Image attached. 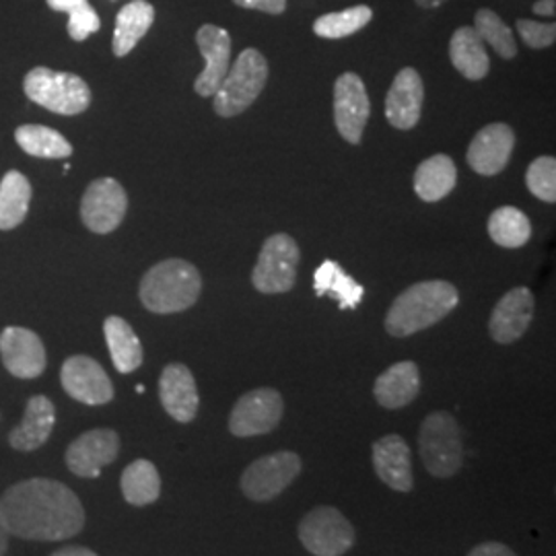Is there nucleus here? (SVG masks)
Here are the masks:
<instances>
[{
  "label": "nucleus",
  "mask_w": 556,
  "mask_h": 556,
  "mask_svg": "<svg viewBox=\"0 0 556 556\" xmlns=\"http://www.w3.org/2000/svg\"><path fill=\"white\" fill-rule=\"evenodd\" d=\"M0 517L11 536L36 542H62L85 526L79 497L59 480L29 478L0 497Z\"/></svg>",
  "instance_id": "f257e3e1"
},
{
  "label": "nucleus",
  "mask_w": 556,
  "mask_h": 556,
  "mask_svg": "<svg viewBox=\"0 0 556 556\" xmlns=\"http://www.w3.org/2000/svg\"><path fill=\"white\" fill-rule=\"evenodd\" d=\"M459 303L456 287L447 280H422L397 295L386 316L390 337L406 338L447 318Z\"/></svg>",
  "instance_id": "f03ea898"
},
{
  "label": "nucleus",
  "mask_w": 556,
  "mask_h": 556,
  "mask_svg": "<svg viewBox=\"0 0 556 556\" xmlns=\"http://www.w3.org/2000/svg\"><path fill=\"white\" fill-rule=\"evenodd\" d=\"M202 278L199 268L181 258L163 260L149 268L140 280L139 295L151 314H179L190 309L200 298Z\"/></svg>",
  "instance_id": "7ed1b4c3"
},
{
  "label": "nucleus",
  "mask_w": 556,
  "mask_h": 556,
  "mask_svg": "<svg viewBox=\"0 0 556 556\" xmlns=\"http://www.w3.org/2000/svg\"><path fill=\"white\" fill-rule=\"evenodd\" d=\"M418 452L427 472L435 478H452L464 464V439L456 417L447 410L431 413L418 433Z\"/></svg>",
  "instance_id": "20e7f679"
},
{
  "label": "nucleus",
  "mask_w": 556,
  "mask_h": 556,
  "mask_svg": "<svg viewBox=\"0 0 556 556\" xmlns=\"http://www.w3.org/2000/svg\"><path fill=\"white\" fill-rule=\"evenodd\" d=\"M23 89L34 103L60 116H77L91 105V89L79 75L60 73L48 66L29 71Z\"/></svg>",
  "instance_id": "39448f33"
},
{
  "label": "nucleus",
  "mask_w": 556,
  "mask_h": 556,
  "mask_svg": "<svg viewBox=\"0 0 556 556\" xmlns=\"http://www.w3.org/2000/svg\"><path fill=\"white\" fill-rule=\"evenodd\" d=\"M268 80V62L258 50L248 48L229 66L225 79L215 91V112L220 118H233L258 100Z\"/></svg>",
  "instance_id": "423d86ee"
},
{
  "label": "nucleus",
  "mask_w": 556,
  "mask_h": 556,
  "mask_svg": "<svg viewBox=\"0 0 556 556\" xmlns=\"http://www.w3.org/2000/svg\"><path fill=\"white\" fill-rule=\"evenodd\" d=\"M301 250L287 233H275L264 241L258 262L252 270V285L264 295L289 293L298 280Z\"/></svg>",
  "instance_id": "0eeeda50"
},
{
  "label": "nucleus",
  "mask_w": 556,
  "mask_h": 556,
  "mask_svg": "<svg viewBox=\"0 0 556 556\" xmlns=\"http://www.w3.org/2000/svg\"><path fill=\"white\" fill-rule=\"evenodd\" d=\"M299 540L309 555L342 556L355 546V530L338 509L321 505L301 519Z\"/></svg>",
  "instance_id": "6e6552de"
},
{
  "label": "nucleus",
  "mask_w": 556,
  "mask_h": 556,
  "mask_svg": "<svg viewBox=\"0 0 556 556\" xmlns=\"http://www.w3.org/2000/svg\"><path fill=\"white\" fill-rule=\"evenodd\" d=\"M301 475V457L295 452H277L252 462L241 475V491L254 503L277 498Z\"/></svg>",
  "instance_id": "1a4fd4ad"
},
{
  "label": "nucleus",
  "mask_w": 556,
  "mask_h": 556,
  "mask_svg": "<svg viewBox=\"0 0 556 556\" xmlns=\"http://www.w3.org/2000/svg\"><path fill=\"white\" fill-rule=\"evenodd\" d=\"M128 211V197L122 184L112 178L91 181L80 200V219L98 236L116 231Z\"/></svg>",
  "instance_id": "9d476101"
},
{
  "label": "nucleus",
  "mask_w": 556,
  "mask_h": 556,
  "mask_svg": "<svg viewBox=\"0 0 556 556\" xmlns=\"http://www.w3.org/2000/svg\"><path fill=\"white\" fill-rule=\"evenodd\" d=\"M285 415V400L273 388H258L239 397L229 417V431L236 438H256L277 429Z\"/></svg>",
  "instance_id": "9b49d317"
},
{
  "label": "nucleus",
  "mask_w": 556,
  "mask_h": 556,
  "mask_svg": "<svg viewBox=\"0 0 556 556\" xmlns=\"http://www.w3.org/2000/svg\"><path fill=\"white\" fill-rule=\"evenodd\" d=\"M371 103L363 79L355 73H344L334 83V122L340 137L358 144L363 139Z\"/></svg>",
  "instance_id": "f8f14e48"
},
{
  "label": "nucleus",
  "mask_w": 556,
  "mask_h": 556,
  "mask_svg": "<svg viewBox=\"0 0 556 556\" xmlns=\"http://www.w3.org/2000/svg\"><path fill=\"white\" fill-rule=\"evenodd\" d=\"M62 388L68 396L89 406H101L114 400L112 379L96 358L87 355L68 357L60 371Z\"/></svg>",
  "instance_id": "ddd939ff"
},
{
  "label": "nucleus",
  "mask_w": 556,
  "mask_h": 556,
  "mask_svg": "<svg viewBox=\"0 0 556 556\" xmlns=\"http://www.w3.org/2000/svg\"><path fill=\"white\" fill-rule=\"evenodd\" d=\"M119 438L112 429H93L75 439L66 450V466L79 478H100L103 466L116 462Z\"/></svg>",
  "instance_id": "4468645a"
},
{
  "label": "nucleus",
  "mask_w": 556,
  "mask_h": 556,
  "mask_svg": "<svg viewBox=\"0 0 556 556\" xmlns=\"http://www.w3.org/2000/svg\"><path fill=\"white\" fill-rule=\"evenodd\" d=\"M516 149V132L511 126L495 122L484 126L470 142L466 160L480 176H497L511 160Z\"/></svg>",
  "instance_id": "2eb2a0df"
},
{
  "label": "nucleus",
  "mask_w": 556,
  "mask_h": 556,
  "mask_svg": "<svg viewBox=\"0 0 556 556\" xmlns=\"http://www.w3.org/2000/svg\"><path fill=\"white\" fill-rule=\"evenodd\" d=\"M0 358L11 376L34 379L46 369V349L41 338L20 326L4 328L0 334Z\"/></svg>",
  "instance_id": "dca6fc26"
},
{
  "label": "nucleus",
  "mask_w": 556,
  "mask_h": 556,
  "mask_svg": "<svg viewBox=\"0 0 556 556\" xmlns=\"http://www.w3.org/2000/svg\"><path fill=\"white\" fill-rule=\"evenodd\" d=\"M534 318V295L528 287L507 291L491 314L489 332L498 344H514L526 334Z\"/></svg>",
  "instance_id": "f3484780"
},
{
  "label": "nucleus",
  "mask_w": 556,
  "mask_h": 556,
  "mask_svg": "<svg viewBox=\"0 0 556 556\" xmlns=\"http://www.w3.org/2000/svg\"><path fill=\"white\" fill-rule=\"evenodd\" d=\"M197 43L206 66L194 83V89L202 98H213L231 66V38L223 27L202 25L197 34Z\"/></svg>",
  "instance_id": "a211bd4d"
},
{
  "label": "nucleus",
  "mask_w": 556,
  "mask_h": 556,
  "mask_svg": "<svg viewBox=\"0 0 556 556\" xmlns=\"http://www.w3.org/2000/svg\"><path fill=\"white\" fill-rule=\"evenodd\" d=\"M160 397L165 413L178 422H192L199 413L197 379L181 363H172L163 369L160 378Z\"/></svg>",
  "instance_id": "6ab92c4d"
},
{
  "label": "nucleus",
  "mask_w": 556,
  "mask_h": 556,
  "mask_svg": "<svg viewBox=\"0 0 556 556\" xmlns=\"http://www.w3.org/2000/svg\"><path fill=\"white\" fill-rule=\"evenodd\" d=\"M374 468L383 484L397 493H408L415 486L410 447L400 435H386L378 439L371 447Z\"/></svg>",
  "instance_id": "aec40b11"
},
{
  "label": "nucleus",
  "mask_w": 556,
  "mask_h": 556,
  "mask_svg": "<svg viewBox=\"0 0 556 556\" xmlns=\"http://www.w3.org/2000/svg\"><path fill=\"white\" fill-rule=\"evenodd\" d=\"M425 85L415 68H402L386 98V118L397 130H410L420 119Z\"/></svg>",
  "instance_id": "412c9836"
},
{
  "label": "nucleus",
  "mask_w": 556,
  "mask_h": 556,
  "mask_svg": "<svg viewBox=\"0 0 556 556\" xmlns=\"http://www.w3.org/2000/svg\"><path fill=\"white\" fill-rule=\"evenodd\" d=\"M420 392V371L417 363L400 361L388 367L374 383V396L379 406L388 410H400L417 400Z\"/></svg>",
  "instance_id": "4be33fe9"
},
{
  "label": "nucleus",
  "mask_w": 556,
  "mask_h": 556,
  "mask_svg": "<svg viewBox=\"0 0 556 556\" xmlns=\"http://www.w3.org/2000/svg\"><path fill=\"white\" fill-rule=\"evenodd\" d=\"M56 422V408L46 396L29 397L20 427L11 431L9 441L20 452H34L41 447Z\"/></svg>",
  "instance_id": "5701e85b"
},
{
  "label": "nucleus",
  "mask_w": 556,
  "mask_h": 556,
  "mask_svg": "<svg viewBox=\"0 0 556 556\" xmlns=\"http://www.w3.org/2000/svg\"><path fill=\"white\" fill-rule=\"evenodd\" d=\"M155 21V9L147 0H130L119 9L114 29V54L122 59L130 54Z\"/></svg>",
  "instance_id": "b1692460"
},
{
  "label": "nucleus",
  "mask_w": 556,
  "mask_h": 556,
  "mask_svg": "<svg viewBox=\"0 0 556 556\" xmlns=\"http://www.w3.org/2000/svg\"><path fill=\"white\" fill-rule=\"evenodd\" d=\"M103 334L110 349V357L119 374H132L142 365V344L132 326L119 316L103 321Z\"/></svg>",
  "instance_id": "393cba45"
},
{
  "label": "nucleus",
  "mask_w": 556,
  "mask_h": 556,
  "mask_svg": "<svg viewBox=\"0 0 556 556\" xmlns=\"http://www.w3.org/2000/svg\"><path fill=\"white\" fill-rule=\"evenodd\" d=\"M450 59L457 73L468 80L484 79L491 68V60L475 27H459L450 41Z\"/></svg>",
  "instance_id": "a878e982"
},
{
  "label": "nucleus",
  "mask_w": 556,
  "mask_h": 556,
  "mask_svg": "<svg viewBox=\"0 0 556 556\" xmlns=\"http://www.w3.org/2000/svg\"><path fill=\"white\" fill-rule=\"evenodd\" d=\"M456 163L447 155H433L422 161L415 172V192L425 202H439L456 188Z\"/></svg>",
  "instance_id": "bb28decb"
},
{
  "label": "nucleus",
  "mask_w": 556,
  "mask_h": 556,
  "mask_svg": "<svg viewBox=\"0 0 556 556\" xmlns=\"http://www.w3.org/2000/svg\"><path fill=\"white\" fill-rule=\"evenodd\" d=\"M314 289L319 298L330 295L337 299L340 309H355L365 298L363 285H358L355 278L349 277L334 260L321 262V266L314 275Z\"/></svg>",
  "instance_id": "cd10ccee"
},
{
  "label": "nucleus",
  "mask_w": 556,
  "mask_h": 556,
  "mask_svg": "<svg viewBox=\"0 0 556 556\" xmlns=\"http://www.w3.org/2000/svg\"><path fill=\"white\" fill-rule=\"evenodd\" d=\"M31 202V184L21 172H7L0 181V231L20 227Z\"/></svg>",
  "instance_id": "c85d7f7f"
},
{
  "label": "nucleus",
  "mask_w": 556,
  "mask_h": 556,
  "mask_svg": "<svg viewBox=\"0 0 556 556\" xmlns=\"http://www.w3.org/2000/svg\"><path fill=\"white\" fill-rule=\"evenodd\" d=\"M119 486H122V495L130 505H137V507L151 505L161 495L160 472L153 462L137 459L130 466H126V470L122 472Z\"/></svg>",
  "instance_id": "c756f323"
},
{
  "label": "nucleus",
  "mask_w": 556,
  "mask_h": 556,
  "mask_svg": "<svg viewBox=\"0 0 556 556\" xmlns=\"http://www.w3.org/2000/svg\"><path fill=\"white\" fill-rule=\"evenodd\" d=\"M15 140L21 149L40 160H66L73 155V144L60 135L59 130L40 126V124H25L15 130Z\"/></svg>",
  "instance_id": "7c9ffc66"
},
{
  "label": "nucleus",
  "mask_w": 556,
  "mask_h": 556,
  "mask_svg": "<svg viewBox=\"0 0 556 556\" xmlns=\"http://www.w3.org/2000/svg\"><path fill=\"white\" fill-rule=\"evenodd\" d=\"M489 236L501 248H523L532 238V223L516 206H501L489 217Z\"/></svg>",
  "instance_id": "2f4dec72"
},
{
  "label": "nucleus",
  "mask_w": 556,
  "mask_h": 556,
  "mask_svg": "<svg viewBox=\"0 0 556 556\" xmlns=\"http://www.w3.org/2000/svg\"><path fill=\"white\" fill-rule=\"evenodd\" d=\"M374 17V11L365 4L358 7H351L338 13H328L321 15L314 23V31L318 34L319 38L326 40H340V38H349L353 34H357L358 29H363L369 21Z\"/></svg>",
  "instance_id": "473e14b6"
},
{
  "label": "nucleus",
  "mask_w": 556,
  "mask_h": 556,
  "mask_svg": "<svg viewBox=\"0 0 556 556\" xmlns=\"http://www.w3.org/2000/svg\"><path fill=\"white\" fill-rule=\"evenodd\" d=\"M475 29H477L480 40L493 46V50L501 59H516L517 48L514 34L495 11L480 9L475 17Z\"/></svg>",
  "instance_id": "72a5a7b5"
},
{
  "label": "nucleus",
  "mask_w": 556,
  "mask_h": 556,
  "mask_svg": "<svg viewBox=\"0 0 556 556\" xmlns=\"http://www.w3.org/2000/svg\"><path fill=\"white\" fill-rule=\"evenodd\" d=\"M528 190L542 200L553 204L556 200V160L555 157H538L526 172Z\"/></svg>",
  "instance_id": "f704fd0d"
},
{
  "label": "nucleus",
  "mask_w": 556,
  "mask_h": 556,
  "mask_svg": "<svg viewBox=\"0 0 556 556\" xmlns=\"http://www.w3.org/2000/svg\"><path fill=\"white\" fill-rule=\"evenodd\" d=\"M68 15H71V20H68V34H71L73 40H87L91 34L100 31V17H98L96 9L87 0H83L79 7H75Z\"/></svg>",
  "instance_id": "c9c22d12"
},
{
  "label": "nucleus",
  "mask_w": 556,
  "mask_h": 556,
  "mask_svg": "<svg viewBox=\"0 0 556 556\" xmlns=\"http://www.w3.org/2000/svg\"><path fill=\"white\" fill-rule=\"evenodd\" d=\"M517 31L521 36V40L526 41V46L540 50V48H548L556 40V25L551 23H538L532 20L517 21Z\"/></svg>",
  "instance_id": "e433bc0d"
},
{
  "label": "nucleus",
  "mask_w": 556,
  "mask_h": 556,
  "mask_svg": "<svg viewBox=\"0 0 556 556\" xmlns=\"http://www.w3.org/2000/svg\"><path fill=\"white\" fill-rule=\"evenodd\" d=\"M233 2L243 9H254L270 15H280L287 9V0H233Z\"/></svg>",
  "instance_id": "4c0bfd02"
},
{
  "label": "nucleus",
  "mask_w": 556,
  "mask_h": 556,
  "mask_svg": "<svg viewBox=\"0 0 556 556\" xmlns=\"http://www.w3.org/2000/svg\"><path fill=\"white\" fill-rule=\"evenodd\" d=\"M470 556H514V551L501 542H484L475 546Z\"/></svg>",
  "instance_id": "58836bf2"
},
{
  "label": "nucleus",
  "mask_w": 556,
  "mask_h": 556,
  "mask_svg": "<svg viewBox=\"0 0 556 556\" xmlns=\"http://www.w3.org/2000/svg\"><path fill=\"white\" fill-rule=\"evenodd\" d=\"M46 2L56 13H71L75 7H79L83 0H46Z\"/></svg>",
  "instance_id": "ea45409f"
},
{
  "label": "nucleus",
  "mask_w": 556,
  "mask_h": 556,
  "mask_svg": "<svg viewBox=\"0 0 556 556\" xmlns=\"http://www.w3.org/2000/svg\"><path fill=\"white\" fill-rule=\"evenodd\" d=\"M556 0H538L534 4V13L542 17H555Z\"/></svg>",
  "instance_id": "a19ab883"
},
{
  "label": "nucleus",
  "mask_w": 556,
  "mask_h": 556,
  "mask_svg": "<svg viewBox=\"0 0 556 556\" xmlns=\"http://www.w3.org/2000/svg\"><path fill=\"white\" fill-rule=\"evenodd\" d=\"M54 556H96V553L91 548H85V546H66V548L56 551Z\"/></svg>",
  "instance_id": "79ce46f5"
},
{
  "label": "nucleus",
  "mask_w": 556,
  "mask_h": 556,
  "mask_svg": "<svg viewBox=\"0 0 556 556\" xmlns=\"http://www.w3.org/2000/svg\"><path fill=\"white\" fill-rule=\"evenodd\" d=\"M9 532H7V528H4V523H2V517H0V555H4L7 553V548H9Z\"/></svg>",
  "instance_id": "37998d69"
},
{
  "label": "nucleus",
  "mask_w": 556,
  "mask_h": 556,
  "mask_svg": "<svg viewBox=\"0 0 556 556\" xmlns=\"http://www.w3.org/2000/svg\"><path fill=\"white\" fill-rule=\"evenodd\" d=\"M443 2L445 0H417L418 7H422V9H438Z\"/></svg>",
  "instance_id": "c03bdc74"
}]
</instances>
